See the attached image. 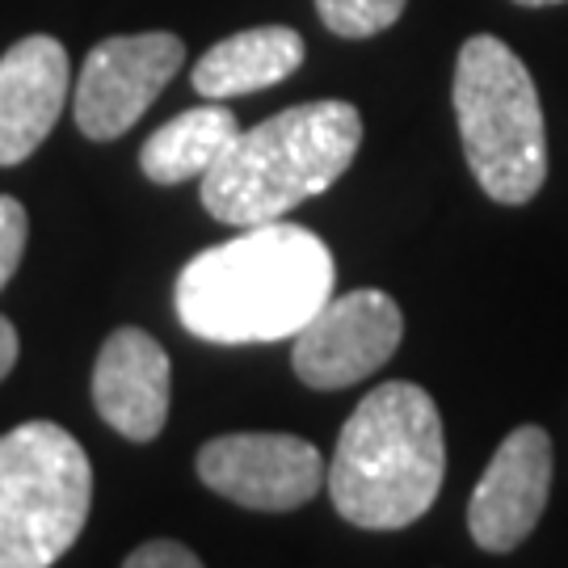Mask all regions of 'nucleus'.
I'll use <instances>...</instances> for the list:
<instances>
[{
    "label": "nucleus",
    "instance_id": "f257e3e1",
    "mask_svg": "<svg viewBox=\"0 0 568 568\" xmlns=\"http://www.w3.org/2000/svg\"><path fill=\"white\" fill-rule=\"evenodd\" d=\"M333 253L312 227L253 224L185 262L173 304L182 325L215 345L283 342L333 295Z\"/></svg>",
    "mask_w": 568,
    "mask_h": 568
},
{
    "label": "nucleus",
    "instance_id": "f03ea898",
    "mask_svg": "<svg viewBox=\"0 0 568 568\" xmlns=\"http://www.w3.org/2000/svg\"><path fill=\"white\" fill-rule=\"evenodd\" d=\"M443 471L447 438L434 396L408 379H392L366 392L342 426L325 485L345 523L400 530L438 501Z\"/></svg>",
    "mask_w": 568,
    "mask_h": 568
},
{
    "label": "nucleus",
    "instance_id": "7ed1b4c3",
    "mask_svg": "<svg viewBox=\"0 0 568 568\" xmlns=\"http://www.w3.org/2000/svg\"><path fill=\"white\" fill-rule=\"evenodd\" d=\"M363 119L349 102L291 105L248 126L203 178V206L232 227L274 224L325 194L358 156Z\"/></svg>",
    "mask_w": 568,
    "mask_h": 568
},
{
    "label": "nucleus",
    "instance_id": "20e7f679",
    "mask_svg": "<svg viewBox=\"0 0 568 568\" xmlns=\"http://www.w3.org/2000/svg\"><path fill=\"white\" fill-rule=\"evenodd\" d=\"M455 122L471 178L493 203L523 206L548 182V131L539 89L518 51L476 34L455 60Z\"/></svg>",
    "mask_w": 568,
    "mask_h": 568
},
{
    "label": "nucleus",
    "instance_id": "39448f33",
    "mask_svg": "<svg viewBox=\"0 0 568 568\" xmlns=\"http://www.w3.org/2000/svg\"><path fill=\"white\" fill-rule=\"evenodd\" d=\"M93 506L84 447L55 422L0 434V568H47L81 539Z\"/></svg>",
    "mask_w": 568,
    "mask_h": 568
},
{
    "label": "nucleus",
    "instance_id": "423d86ee",
    "mask_svg": "<svg viewBox=\"0 0 568 568\" xmlns=\"http://www.w3.org/2000/svg\"><path fill=\"white\" fill-rule=\"evenodd\" d=\"M182 60L185 42L169 30L98 42L77 77V126L84 140L110 143L126 135L178 77Z\"/></svg>",
    "mask_w": 568,
    "mask_h": 568
},
{
    "label": "nucleus",
    "instance_id": "0eeeda50",
    "mask_svg": "<svg viewBox=\"0 0 568 568\" xmlns=\"http://www.w3.org/2000/svg\"><path fill=\"white\" fill-rule=\"evenodd\" d=\"M400 337L405 316L387 291H345L328 295L325 307L295 333L291 363L307 387L337 392L392 363Z\"/></svg>",
    "mask_w": 568,
    "mask_h": 568
},
{
    "label": "nucleus",
    "instance_id": "6e6552de",
    "mask_svg": "<svg viewBox=\"0 0 568 568\" xmlns=\"http://www.w3.org/2000/svg\"><path fill=\"white\" fill-rule=\"evenodd\" d=\"M199 476L211 493L236 506L283 514L321 493L325 459L295 434H224L199 450Z\"/></svg>",
    "mask_w": 568,
    "mask_h": 568
},
{
    "label": "nucleus",
    "instance_id": "1a4fd4ad",
    "mask_svg": "<svg viewBox=\"0 0 568 568\" xmlns=\"http://www.w3.org/2000/svg\"><path fill=\"white\" fill-rule=\"evenodd\" d=\"M551 497V438L539 426H518L488 459L467 501V530L485 551H514L539 527Z\"/></svg>",
    "mask_w": 568,
    "mask_h": 568
},
{
    "label": "nucleus",
    "instance_id": "9d476101",
    "mask_svg": "<svg viewBox=\"0 0 568 568\" xmlns=\"http://www.w3.org/2000/svg\"><path fill=\"white\" fill-rule=\"evenodd\" d=\"M169 396L173 371L164 345L135 325L114 328L93 366V405L105 426L126 443H152L169 422Z\"/></svg>",
    "mask_w": 568,
    "mask_h": 568
},
{
    "label": "nucleus",
    "instance_id": "9b49d317",
    "mask_svg": "<svg viewBox=\"0 0 568 568\" xmlns=\"http://www.w3.org/2000/svg\"><path fill=\"white\" fill-rule=\"evenodd\" d=\"M72 63L60 39L30 34L0 55V164H21L68 105Z\"/></svg>",
    "mask_w": 568,
    "mask_h": 568
},
{
    "label": "nucleus",
    "instance_id": "f8f14e48",
    "mask_svg": "<svg viewBox=\"0 0 568 568\" xmlns=\"http://www.w3.org/2000/svg\"><path fill=\"white\" fill-rule=\"evenodd\" d=\"M304 39L291 26H253L232 39H220L194 63V89L206 102H227L286 81L304 63Z\"/></svg>",
    "mask_w": 568,
    "mask_h": 568
},
{
    "label": "nucleus",
    "instance_id": "ddd939ff",
    "mask_svg": "<svg viewBox=\"0 0 568 568\" xmlns=\"http://www.w3.org/2000/svg\"><path fill=\"white\" fill-rule=\"evenodd\" d=\"M241 135V119L220 102L182 110L178 119L156 126L140 152V169L148 182L182 185L206 178L211 164L227 152V143Z\"/></svg>",
    "mask_w": 568,
    "mask_h": 568
},
{
    "label": "nucleus",
    "instance_id": "4468645a",
    "mask_svg": "<svg viewBox=\"0 0 568 568\" xmlns=\"http://www.w3.org/2000/svg\"><path fill=\"white\" fill-rule=\"evenodd\" d=\"M408 0H316V13L337 39H375L396 26Z\"/></svg>",
    "mask_w": 568,
    "mask_h": 568
},
{
    "label": "nucleus",
    "instance_id": "2eb2a0df",
    "mask_svg": "<svg viewBox=\"0 0 568 568\" xmlns=\"http://www.w3.org/2000/svg\"><path fill=\"white\" fill-rule=\"evenodd\" d=\"M26 236H30L26 206L18 199H9V194H0V291L18 274L21 253H26Z\"/></svg>",
    "mask_w": 568,
    "mask_h": 568
},
{
    "label": "nucleus",
    "instance_id": "dca6fc26",
    "mask_svg": "<svg viewBox=\"0 0 568 568\" xmlns=\"http://www.w3.org/2000/svg\"><path fill=\"white\" fill-rule=\"evenodd\" d=\"M122 565L126 568H199L203 560L185 548V544H178V539H152V544H143V548L131 551Z\"/></svg>",
    "mask_w": 568,
    "mask_h": 568
},
{
    "label": "nucleus",
    "instance_id": "f3484780",
    "mask_svg": "<svg viewBox=\"0 0 568 568\" xmlns=\"http://www.w3.org/2000/svg\"><path fill=\"white\" fill-rule=\"evenodd\" d=\"M18 328H13V321L9 316H0V379L18 366Z\"/></svg>",
    "mask_w": 568,
    "mask_h": 568
},
{
    "label": "nucleus",
    "instance_id": "a211bd4d",
    "mask_svg": "<svg viewBox=\"0 0 568 568\" xmlns=\"http://www.w3.org/2000/svg\"><path fill=\"white\" fill-rule=\"evenodd\" d=\"M514 4H523V9H548V4H565V0H514Z\"/></svg>",
    "mask_w": 568,
    "mask_h": 568
}]
</instances>
